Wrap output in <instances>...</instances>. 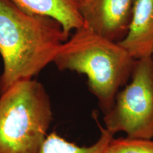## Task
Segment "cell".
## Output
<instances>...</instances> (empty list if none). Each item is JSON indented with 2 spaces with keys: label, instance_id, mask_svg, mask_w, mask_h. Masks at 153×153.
I'll list each match as a JSON object with an SVG mask.
<instances>
[{
  "label": "cell",
  "instance_id": "2",
  "mask_svg": "<svg viewBox=\"0 0 153 153\" xmlns=\"http://www.w3.org/2000/svg\"><path fill=\"white\" fill-rule=\"evenodd\" d=\"M135 61L118 42L84 25L61 45L53 62L60 70L85 74L89 90L105 114L114 105L120 88L131 79Z\"/></svg>",
  "mask_w": 153,
  "mask_h": 153
},
{
  "label": "cell",
  "instance_id": "7",
  "mask_svg": "<svg viewBox=\"0 0 153 153\" xmlns=\"http://www.w3.org/2000/svg\"><path fill=\"white\" fill-rule=\"evenodd\" d=\"M25 10L51 17L62 26L66 37L82 27L84 22L78 4L74 0H10Z\"/></svg>",
  "mask_w": 153,
  "mask_h": 153
},
{
  "label": "cell",
  "instance_id": "5",
  "mask_svg": "<svg viewBox=\"0 0 153 153\" xmlns=\"http://www.w3.org/2000/svg\"><path fill=\"white\" fill-rule=\"evenodd\" d=\"M135 0H81L78 4L84 24L106 39L125 38Z\"/></svg>",
  "mask_w": 153,
  "mask_h": 153
},
{
  "label": "cell",
  "instance_id": "8",
  "mask_svg": "<svg viewBox=\"0 0 153 153\" xmlns=\"http://www.w3.org/2000/svg\"><path fill=\"white\" fill-rule=\"evenodd\" d=\"M101 135L93 145L81 147L67 140L56 133L48 134L36 153H106L114 135L100 126Z\"/></svg>",
  "mask_w": 153,
  "mask_h": 153
},
{
  "label": "cell",
  "instance_id": "4",
  "mask_svg": "<svg viewBox=\"0 0 153 153\" xmlns=\"http://www.w3.org/2000/svg\"><path fill=\"white\" fill-rule=\"evenodd\" d=\"M104 122L113 135L153 138V57L135 61L131 82L118 91Z\"/></svg>",
  "mask_w": 153,
  "mask_h": 153
},
{
  "label": "cell",
  "instance_id": "1",
  "mask_svg": "<svg viewBox=\"0 0 153 153\" xmlns=\"http://www.w3.org/2000/svg\"><path fill=\"white\" fill-rule=\"evenodd\" d=\"M68 39L55 19L0 0V94L19 82L33 79L53 62Z\"/></svg>",
  "mask_w": 153,
  "mask_h": 153
},
{
  "label": "cell",
  "instance_id": "3",
  "mask_svg": "<svg viewBox=\"0 0 153 153\" xmlns=\"http://www.w3.org/2000/svg\"><path fill=\"white\" fill-rule=\"evenodd\" d=\"M53 119L42 84L19 82L0 94V153H36Z\"/></svg>",
  "mask_w": 153,
  "mask_h": 153
},
{
  "label": "cell",
  "instance_id": "6",
  "mask_svg": "<svg viewBox=\"0 0 153 153\" xmlns=\"http://www.w3.org/2000/svg\"><path fill=\"white\" fill-rule=\"evenodd\" d=\"M118 43L134 60L153 57V0H135L128 31Z\"/></svg>",
  "mask_w": 153,
  "mask_h": 153
},
{
  "label": "cell",
  "instance_id": "9",
  "mask_svg": "<svg viewBox=\"0 0 153 153\" xmlns=\"http://www.w3.org/2000/svg\"><path fill=\"white\" fill-rule=\"evenodd\" d=\"M106 153H153V138L113 137Z\"/></svg>",
  "mask_w": 153,
  "mask_h": 153
},
{
  "label": "cell",
  "instance_id": "10",
  "mask_svg": "<svg viewBox=\"0 0 153 153\" xmlns=\"http://www.w3.org/2000/svg\"><path fill=\"white\" fill-rule=\"evenodd\" d=\"M74 1H75V2L77 3V4H79L80 2V1H81V0H74Z\"/></svg>",
  "mask_w": 153,
  "mask_h": 153
}]
</instances>
